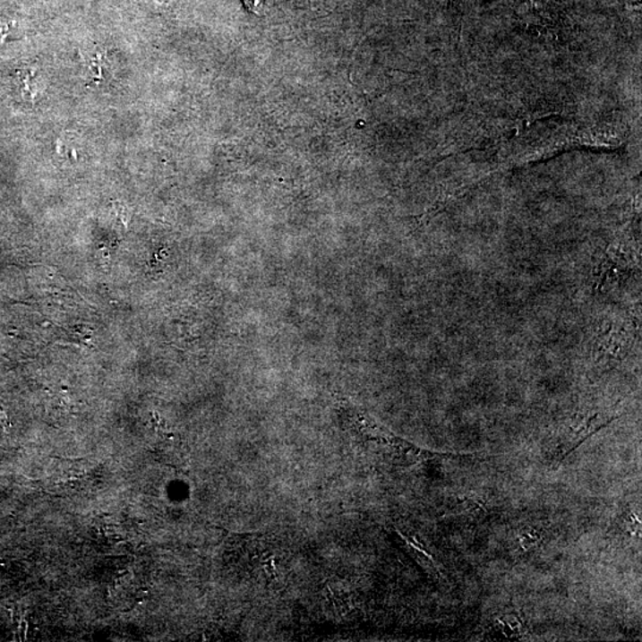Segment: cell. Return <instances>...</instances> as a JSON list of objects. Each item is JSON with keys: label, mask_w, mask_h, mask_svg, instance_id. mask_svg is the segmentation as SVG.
<instances>
[{"label": "cell", "mask_w": 642, "mask_h": 642, "mask_svg": "<svg viewBox=\"0 0 642 642\" xmlns=\"http://www.w3.org/2000/svg\"><path fill=\"white\" fill-rule=\"evenodd\" d=\"M500 627L502 633L510 639H518L524 636V623L515 615H506L500 619Z\"/></svg>", "instance_id": "1"}, {"label": "cell", "mask_w": 642, "mask_h": 642, "mask_svg": "<svg viewBox=\"0 0 642 642\" xmlns=\"http://www.w3.org/2000/svg\"><path fill=\"white\" fill-rule=\"evenodd\" d=\"M250 13L259 14L263 10L264 0H243Z\"/></svg>", "instance_id": "3"}, {"label": "cell", "mask_w": 642, "mask_h": 642, "mask_svg": "<svg viewBox=\"0 0 642 642\" xmlns=\"http://www.w3.org/2000/svg\"><path fill=\"white\" fill-rule=\"evenodd\" d=\"M518 540L521 549L527 552V551L535 549V547L542 542L543 535L538 529L527 526V527L522 528L521 531L518 532Z\"/></svg>", "instance_id": "2"}]
</instances>
